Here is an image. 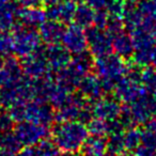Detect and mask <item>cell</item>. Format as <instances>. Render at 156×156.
I'll use <instances>...</instances> for the list:
<instances>
[{
	"label": "cell",
	"instance_id": "obj_9",
	"mask_svg": "<svg viewBox=\"0 0 156 156\" xmlns=\"http://www.w3.org/2000/svg\"><path fill=\"white\" fill-rule=\"evenodd\" d=\"M46 12L43 9L37 7H27L24 9H20L18 18L23 22V25L27 27H37L41 26L46 20Z\"/></svg>",
	"mask_w": 156,
	"mask_h": 156
},
{
	"label": "cell",
	"instance_id": "obj_2",
	"mask_svg": "<svg viewBox=\"0 0 156 156\" xmlns=\"http://www.w3.org/2000/svg\"><path fill=\"white\" fill-rule=\"evenodd\" d=\"M98 58L100 59L96 62L95 66L98 76H101L102 78L103 87L107 89V85H109L108 89H111L113 88V86L117 85L118 81L121 80L120 77L125 72L124 65L119 57L111 56V55L108 56L107 54Z\"/></svg>",
	"mask_w": 156,
	"mask_h": 156
},
{
	"label": "cell",
	"instance_id": "obj_24",
	"mask_svg": "<svg viewBox=\"0 0 156 156\" xmlns=\"http://www.w3.org/2000/svg\"><path fill=\"white\" fill-rule=\"evenodd\" d=\"M154 60V63H155V65H156V52L154 54V58H152Z\"/></svg>",
	"mask_w": 156,
	"mask_h": 156
},
{
	"label": "cell",
	"instance_id": "obj_22",
	"mask_svg": "<svg viewBox=\"0 0 156 156\" xmlns=\"http://www.w3.org/2000/svg\"><path fill=\"white\" fill-rule=\"evenodd\" d=\"M57 1H59V0H43V2H45L47 5H52V3L57 2Z\"/></svg>",
	"mask_w": 156,
	"mask_h": 156
},
{
	"label": "cell",
	"instance_id": "obj_17",
	"mask_svg": "<svg viewBox=\"0 0 156 156\" xmlns=\"http://www.w3.org/2000/svg\"><path fill=\"white\" fill-rule=\"evenodd\" d=\"M81 90L86 96L91 98H98L101 95V91L103 89V83L98 81L95 77L86 76L80 81Z\"/></svg>",
	"mask_w": 156,
	"mask_h": 156
},
{
	"label": "cell",
	"instance_id": "obj_13",
	"mask_svg": "<svg viewBox=\"0 0 156 156\" xmlns=\"http://www.w3.org/2000/svg\"><path fill=\"white\" fill-rule=\"evenodd\" d=\"M93 113L98 119L104 120V121H111L115 119V117L120 113V108L115 101L103 100L94 106Z\"/></svg>",
	"mask_w": 156,
	"mask_h": 156
},
{
	"label": "cell",
	"instance_id": "obj_7",
	"mask_svg": "<svg viewBox=\"0 0 156 156\" xmlns=\"http://www.w3.org/2000/svg\"><path fill=\"white\" fill-rule=\"evenodd\" d=\"M76 2L74 0H59L57 2L48 5L47 16L50 20H58L65 24L74 20L76 12Z\"/></svg>",
	"mask_w": 156,
	"mask_h": 156
},
{
	"label": "cell",
	"instance_id": "obj_18",
	"mask_svg": "<svg viewBox=\"0 0 156 156\" xmlns=\"http://www.w3.org/2000/svg\"><path fill=\"white\" fill-rule=\"evenodd\" d=\"M58 151L51 143L43 142L34 147L26 149L20 153V156H57Z\"/></svg>",
	"mask_w": 156,
	"mask_h": 156
},
{
	"label": "cell",
	"instance_id": "obj_25",
	"mask_svg": "<svg viewBox=\"0 0 156 156\" xmlns=\"http://www.w3.org/2000/svg\"><path fill=\"white\" fill-rule=\"evenodd\" d=\"M0 1H5V0H0Z\"/></svg>",
	"mask_w": 156,
	"mask_h": 156
},
{
	"label": "cell",
	"instance_id": "obj_23",
	"mask_svg": "<svg viewBox=\"0 0 156 156\" xmlns=\"http://www.w3.org/2000/svg\"><path fill=\"white\" fill-rule=\"evenodd\" d=\"M120 156H133V155H130L129 153H124V154H121Z\"/></svg>",
	"mask_w": 156,
	"mask_h": 156
},
{
	"label": "cell",
	"instance_id": "obj_8",
	"mask_svg": "<svg viewBox=\"0 0 156 156\" xmlns=\"http://www.w3.org/2000/svg\"><path fill=\"white\" fill-rule=\"evenodd\" d=\"M65 28L62 23L58 20H45L43 24L40 26V35L45 42L48 44H56L59 40H62L63 33Z\"/></svg>",
	"mask_w": 156,
	"mask_h": 156
},
{
	"label": "cell",
	"instance_id": "obj_1",
	"mask_svg": "<svg viewBox=\"0 0 156 156\" xmlns=\"http://www.w3.org/2000/svg\"><path fill=\"white\" fill-rule=\"evenodd\" d=\"M54 138L59 149L72 153L83 145L88 138V129L80 123L66 122L55 128Z\"/></svg>",
	"mask_w": 156,
	"mask_h": 156
},
{
	"label": "cell",
	"instance_id": "obj_4",
	"mask_svg": "<svg viewBox=\"0 0 156 156\" xmlns=\"http://www.w3.org/2000/svg\"><path fill=\"white\" fill-rule=\"evenodd\" d=\"M47 134L44 125L40 123H30L27 121L20 124L14 130V137L20 144H37Z\"/></svg>",
	"mask_w": 156,
	"mask_h": 156
},
{
	"label": "cell",
	"instance_id": "obj_12",
	"mask_svg": "<svg viewBox=\"0 0 156 156\" xmlns=\"http://www.w3.org/2000/svg\"><path fill=\"white\" fill-rule=\"evenodd\" d=\"M47 59L45 54L37 55L32 54L25 59V62L23 64L25 72L30 76H42L46 72L47 69Z\"/></svg>",
	"mask_w": 156,
	"mask_h": 156
},
{
	"label": "cell",
	"instance_id": "obj_16",
	"mask_svg": "<svg viewBox=\"0 0 156 156\" xmlns=\"http://www.w3.org/2000/svg\"><path fill=\"white\" fill-rule=\"evenodd\" d=\"M112 47L115 49L118 55L126 57L133 52L134 44H133V40L121 31V32L113 35Z\"/></svg>",
	"mask_w": 156,
	"mask_h": 156
},
{
	"label": "cell",
	"instance_id": "obj_15",
	"mask_svg": "<svg viewBox=\"0 0 156 156\" xmlns=\"http://www.w3.org/2000/svg\"><path fill=\"white\" fill-rule=\"evenodd\" d=\"M94 16L95 10L92 9L88 3H81L76 8L74 20L78 26L90 27L92 24H94Z\"/></svg>",
	"mask_w": 156,
	"mask_h": 156
},
{
	"label": "cell",
	"instance_id": "obj_11",
	"mask_svg": "<svg viewBox=\"0 0 156 156\" xmlns=\"http://www.w3.org/2000/svg\"><path fill=\"white\" fill-rule=\"evenodd\" d=\"M20 9L10 0L0 1V30H7L13 27L14 22L18 18Z\"/></svg>",
	"mask_w": 156,
	"mask_h": 156
},
{
	"label": "cell",
	"instance_id": "obj_6",
	"mask_svg": "<svg viewBox=\"0 0 156 156\" xmlns=\"http://www.w3.org/2000/svg\"><path fill=\"white\" fill-rule=\"evenodd\" d=\"M63 45L67 51H72L74 54H80L87 47V35L83 32V27L76 25H72L67 29H65L62 37Z\"/></svg>",
	"mask_w": 156,
	"mask_h": 156
},
{
	"label": "cell",
	"instance_id": "obj_14",
	"mask_svg": "<svg viewBox=\"0 0 156 156\" xmlns=\"http://www.w3.org/2000/svg\"><path fill=\"white\" fill-rule=\"evenodd\" d=\"M83 153L86 156H104L108 150L107 143L102 136L93 135L91 138H87L83 143Z\"/></svg>",
	"mask_w": 156,
	"mask_h": 156
},
{
	"label": "cell",
	"instance_id": "obj_5",
	"mask_svg": "<svg viewBox=\"0 0 156 156\" xmlns=\"http://www.w3.org/2000/svg\"><path fill=\"white\" fill-rule=\"evenodd\" d=\"M87 35V43L91 48V51L94 55L101 57L107 55L110 48L112 47V41H111V34L108 31L103 30V28L94 27L90 28Z\"/></svg>",
	"mask_w": 156,
	"mask_h": 156
},
{
	"label": "cell",
	"instance_id": "obj_20",
	"mask_svg": "<svg viewBox=\"0 0 156 156\" xmlns=\"http://www.w3.org/2000/svg\"><path fill=\"white\" fill-rule=\"evenodd\" d=\"M20 5L24 8L27 7H37L41 2H43V0H16Z\"/></svg>",
	"mask_w": 156,
	"mask_h": 156
},
{
	"label": "cell",
	"instance_id": "obj_21",
	"mask_svg": "<svg viewBox=\"0 0 156 156\" xmlns=\"http://www.w3.org/2000/svg\"><path fill=\"white\" fill-rule=\"evenodd\" d=\"M141 0H125V2L127 3V5H134L135 3H138V2H140Z\"/></svg>",
	"mask_w": 156,
	"mask_h": 156
},
{
	"label": "cell",
	"instance_id": "obj_3",
	"mask_svg": "<svg viewBox=\"0 0 156 156\" xmlns=\"http://www.w3.org/2000/svg\"><path fill=\"white\" fill-rule=\"evenodd\" d=\"M13 51L28 56L39 46L41 35L32 27H16L13 35Z\"/></svg>",
	"mask_w": 156,
	"mask_h": 156
},
{
	"label": "cell",
	"instance_id": "obj_10",
	"mask_svg": "<svg viewBox=\"0 0 156 156\" xmlns=\"http://www.w3.org/2000/svg\"><path fill=\"white\" fill-rule=\"evenodd\" d=\"M47 59L48 66L56 69H63L69 64V51L65 48L51 44L45 54Z\"/></svg>",
	"mask_w": 156,
	"mask_h": 156
},
{
	"label": "cell",
	"instance_id": "obj_19",
	"mask_svg": "<svg viewBox=\"0 0 156 156\" xmlns=\"http://www.w3.org/2000/svg\"><path fill=\"white\" fill-rule=\"evenodd\" d=\"M140 141V136L138 133L136 132H128L127 134L124 135V143H125V147L128 149H133L135 147Z\"/></svg>",
	"mask_w": 156,
	"mask_h": 156
}]
</instances>
